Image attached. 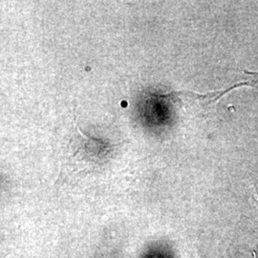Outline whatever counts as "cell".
<instances>
[{"mask_svg": "<svg viewBox=\"0 0 258 258\" xmlns=\"http://www.w3.org/2000/svg\"><path fill=\"white\" fill-rule=\"evenodd\" d=\"M118 148L119 145H114L109 141L83 134L76 120L75 131L66 146V158L71 164L97 166L108 161Z\"/></svg>", "mask_w": 258, "mask_h": 258, "instance_id": "6da1fadb", "label": "cell"}, {"mask_svg": "<svg viewBox=\"0 0 258 258\" xmlns=\"http://www.w3.org/2000/svg\"><path fill=\"white\" fill-rule=\"evenodd\" d=\"M254 191H255V194H254V197H255V199H256V201L258 202V185L255 186V188H254Z\"/></svg>", "mask_w": 258, "mask_h": 258, "instance_id": "7a4b0ae2", "label": "cell"}]
</instances>
